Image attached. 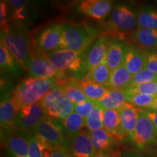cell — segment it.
<instances>
[{"mask_svg": "<svg viewBox=\"0 0 157 157\" xmlns=\"http://www.w3.org/2000/svg\"><path fill=\"white\" fill-rule=\"evenodd\" d=\"M146 111V114L148 115V117L151 119V120L152 121L153 124H154L155 131H156V134L157 136V113L152 112V111Z\"/></svg>", "mask_w": 157, "mask_h": 157, "instance_id": "cell-41", "label": "cell"}, {"mask_svg": "<svg viewBox=\"0 0 157 157\" xmlns=\"http://www.w3.org/2000/svg\"><path fill=\"white\" fill-rule=\"evenodd\" d=\"M0 66L2 69L16 77L23 75V68L21 65L10 51L2 43L0 44Z\"/></svg>", "mask_w": 157, "mask_h": 157, "instance_id": "cell-24", "label": "cell"}, {"mask_svg": "<svg viewBox=\"0 0 157 157\" xmlns=\"http://www.w3.org/2000/svg\"><path fill=\"white\" fill-rule=\"evenodd\" d=\"M82 14L96 20H103L112 11V2L108 0H85L78 3Z\"/></svg>", "mask_w": 157, "mask_h": 157, "instance_id": "cell-14", "label": "cell"}, {"mask_svg": "<svg viewBox=\"0 0 157 157\" xmlns=\"http://www.w3.org/2000/svg\"><path fill=\"white\" fill-rule=\"evenodd\" d=\"M60 87L66 97L74 105L83 103L88 100L81 88L78 86L77 82H71L66 83H60Z\"/></svg>", "mask_w": 157, "mask_h": 157, "instance_id": "cell-30", "label": "cell"}, {"mask_svg": "<svg viewBox=\"0 0 157 157\" xmlns=\"http://www.w3.org/2000/svg\"><path fill=\"white\" fill-rule=\"evenodd\" d=\"M21 107L13 98L12 92L6 95L0 103V123L1 127L10 129L15 127L14 121Z\"/></svg>", "mask_w": 157, "mask_h": 157, "instance_id": "cell-17", "label": "cell"}, {"mask_svg": "<svg viewBox=\"0 0 157 157\" xmlns=\"http://www.w3.org/2000/svg\"><path fill=\"white\" fill-rule=\"evenodd\" d=\"M146 52L137 45L129 44L124 64L132 75L145 68L146 64Z\"/></svg>", "mask_w": 157, "mask_h": 157, "instance_id": "cell-18", "label": "cell"}, {"mask_svg": "<svg viewBox=\"0 0 157 157\" xmlns=\"http://www.w3.org/2000/svg\"><path fill=\"white\" fill-rule=\"evenodd\" d=\"M139 120L130 139L135 147L140 150L157 143V136L152 121L146 111L139 109Z\"/></svg>", "mask_w": 157, "mask_h": 157, "instance_id": "cell-6", "label": "cell"}, {"mask_svg": "<svg viewBox=\"0 0 157 157\" xmlns=\"http://www.w3.org/2000/svg\"><path fill=\"white\" fill-rule=\"evenodd\" d=\"M30 157H50L54 147L36 133L27 137Z\"/></svg>", "mask_w": 157, "mask_h": 157, "instance_id": "cell-20", "label": "cell"}, {"mask_svg": "<svg viewBox=\"0 0 157 157\" xmlns=\"http://www.w3.org/2000/svg\"><path fill=\"white\" fill-rule=\"evenodd\" d=\"M129 44L121 36L112 37L105 58V62L111 72L124 64Z\"/></svg>", "mask_w": 157, "mask_h": 157, "instance_id": "cell-13", "label": "cell"}, {"mask_svg": "<svg viewBox=\"0 0 157 157\" xmlns=\"http://www.w3.org/2000/svg\"><path fill=\"white\" fill-rule=\"evenodd\" d=\"M150 111L157 113V98L154 100V103H153L150 109Z\"/></svg>", "mask_w": 157, "mask_h": 157, "instance_id": "cell-42", "label": "cell"}, {"mask_svg": "<svg viewBox=\"0 0 157 157\" xmlns=\"http://www.w3.org/2000/svg\"><path fill=\"white\" fill-rule=\"evenodd\" d=\"M28 72L30 76L33 77H58L60 78L59 72L55 68L46 54L36 45L33 46L31 48L29 60Z\"/></svg>", "mask_w": 157, "mask_h": 157, "instance_id": "cell-8", "label": "cell"}, {"mask_svg": "<svg viewBox=\"0 0 157 157\" xmlns=\"http://www.w3.org/2000/svg\"><path fill=\"white\" fill-rule=\"evenodd\" d=\"M34 133L42 137L54 148L63 146L64 144L65 139L62 126L57 123L56 120L48 117L41 121Z\"/></svg>", "mask_w": 157, "mask_h": 157, "instance_id": "cell-12", "label": "cell"}, {"mask_svg": "<svg viewBox=\"0 0 157 157\" xmlns=\"http://www.w3.org/2000/svg\"><path fill=\"white\" fill-rule=\"evenodd\" d=\"M85 126V119L75 112H73L62 121V128L63 132L70 136L81 132L82 129Z\"/></svg>", "mask_w": 157, "mask_h": 157, "instance_id": "cell-31", "label": "cell"}, {"mask_svg": "<svg viewBox=\"0 0 157 157\" xmlns=\"http://www.w3.org/2000/svg\"><path fill=\"white\" fill-rule=\"evenodd\" d=\"M63 33V23L45 27L38 34L36 46L46 54L58 50L61 43Z\"/></svg>", "mask_w": 157, "mask_h": 157, "instance_id": "cell-11", "label": "cell"}, {"mask_svg": "<svg viewBox=\"0 0 157 157\" xmlns=\"http://www.w3.org/2000/svg\"><path fill=\"white\" fill-rule=\"evenodd\" d=\"M131 39L141 48H157V30L137 27L132 31Z\"/></svg>", "mask_w": 157, "mask_h": 157, "instance_id": "cell-23", "label": "cell"}, {"mask_svg": "<svg viewBox=\"0 0 157 157\" xmlns=\"http://www.w3.org/2000/svg\"><path fill=\"white\" fill-rule=\"evenodd\" d=\"M154 81H157V74L144 68L139 73L135 74L132 76V78H131V81L129 82L127 89Z\"/></svg>", "mask_w": 157, "mask_h": 157, "instance_id": "cell-34", "label": "cell"}, {"mask_svg": "<svg viewBox=\"0 0 157 157\" xmlns=\"http://www.w3.org/2000/svg\"><path fill=\"white\" fill-rule=\"evenodd\" d=\"M111 74V70L105 60L101 64L98 65V66L92 69L89 73H87L84 80L101 85L109 86Z\"/></svg>", "mask_w": 157, "mask_h": 157, "instance_id": "cell-28", "label": "cell"}, {"mask_svg": "<svg viewBox=\"0 0 157 157\" xmlns=\"http://www.w3.org/2000/svg\"><path fill=\"white\" fill-rule=\"evenodd\" d=\"M9 157H30L27 137L21 135L10 136L6 143Z\"/></svg>", "mask_w": 157, "mask_h": 157, "instance_id": "cell-21", "label": "cell"}, {"mask_svg": "<svg viewBox=\"0 0 157 157\" xmlns=\"http://www.w3.org/2000/svg\"><path fill=\"white\" fill-rule=\"evenodd\" d=\"M103 109L120 110L127 103V96L124 90L111 89L97 101Z\"/></svg>", "mask_w": 157, "mask_h": 157, "instance_id": "cell-22", "label": "cell"}, {"mask_svg": "<svg viewBox=\"0 0 157 157\" xmlns=\"http://www.w3.org/2000/svg\"><path fill=\"white\" fill-rule=\"evenodd\" d=\"M104 109L97 103L95 109L86 119V127L91 132L103 128Z\"/></svg>", "mask_w": 157, "mask_h": 157, "instance_id": "cell-32", "label": "cell"}, {"mask_svg": "<svg viewBox=\"0 0 157 157\" xmlns=\"http://www.w3.org/2000/svg\"><path fill=\"white\" fill-rule=\"evenodd\" d=\"M77 84L88 99L95 101H100L110 90L113 89L110 86L101 85L85 80L77 82Z\"/></svg>", "mask_w": 157, "mask_h": 157, "instance_id": "cell-25", "label": "cell"}, {"mask_svg": "<svg viewBox=\"0 0 157 157\" xmlns=\"http://www.w3.org/2000/svg\"><path fill=\"white\" fill-rule=\"evenodd\" d=\"M124 91L126 93L143 94L157 97V81L148 82L142 85L124 90Z\"/></svg>", "mask_w": 157, "mask_h": 157, "instance_id": "cell-35", "label": "cell"}, {"mask_svg": "<svg viewBox=\"0 0 157 157\" xmlns=\"http://www.w3.org/2000/svg\"><path fill=\"white\" fill-rule=\"evenodd\" d=\"M127 103L132 104L134 106L142 109H150L154 100L157 97L154 96L143 95V94L126 93Z\"/></svg>", "mask_w": 157, "mask_h": 157, "instance_id": "cell-33", "label": "cell"}, {"mask_svg": "<svg viewBox=\"0 0 157 157\" xmlns=\"http://www.w3.org/2000/svg\"><path fill=\"white\" fill-rule=\"evenodd\" d=\"M46 117L41 101L33 105L23 106L19 110L15 117V127L25 132L34 133L37 126Z\"/></svg>", "mask_w": 157, "mask_h": 157, "instance_id": "cell-9", "label": "cell"}, {"mask_svg": "<svg viewBox=\"0 0 157 157\" xmlns=\"http://www.w3.org/2000/svg\"><path fill=\"white\" fill-rule=\"evenodd\" d=\"M7 5L5 2H0V24L1 31L7 28L9 25V21L7 20Z\"/></svg>", "mask_w": 157, "mask_h": 157, "instance_id": "cell-38", "label": "cell"}, {"mask_svg": "<svg viewBox=\"0 0 157 157\" xmlns=\"http://www.w3.org/2000/svg\"><path fill=\"white\" fill-rule=\"evenodd\" d=\"M132 75L129 73L124 64L111 72L109 86L113 89L124 90L128 88Z\"/></svg>", "mask_w": 157, "mask_h": 157, "instance_id": "cell-26", "label": "cell"}, {"mask_svg": "<svg viewBox=\"0 0 157 157\" xmlns=\"http://www.w3.org/2000/svg\"><path fill=\"white\" fill-rule=\"evenodd\" d=\"M121 121V132L122 139L131 137L139 120V109L132 104L127 103L119 110Z\"/></svg>", "mask_w": 157, "mask_h": 157, "instance_id": "cell-16", "label": "cell"}, {"mask_svg": "<svg viewBox=\"0 0 157 157\" xmlns=\"http://www.w3.org/2000/svg\"><path fill=\"white\" fill-rule=\"evenodd\" d=\"M63 33L59 50L83 52L99 36V33L93 27L68 23H63Z\"/></svg>", "mask_w": 157, "mask_h": 157, "instance_id": "cell-3", "label": "cell"}, {"mask_svg": "<svg viewBox=\"0 0 157 157\" xmlns=\"http://www.w3.org/2000/svg\"><path fill=\"white\" fill-rule=\"evenodd\" d=\"M138 27L157 30V9L151 7H142L137 15Z\"/></svg>", "mask_w": 157, "mask_h": 157, "instance_id": "cell-29", "label": "cell"}, {"mask_svg": "<svg viewBox=\"0 0 157 157\" xmlns=\"http://www.w3.org/2000/svg\"><path fill=\"white\" fill-rule=\"evenodd\" d=\"M1 43L15 56L23 70L29 71V60L32 45L23 27L9 22L8 26L1 31Z\"/></svg>", "mask_w": 157, "mask_h": 157, "instance_id": "cell-2", "label": "cell"}, {"mask_svg": "<svg viewBox=\"0 0 157 157\" xmlns=\"http://www.w3.org/2000/svg\"><path fill=\"white\" fill-rule=\"evenodd\" d=\"M47 117L54 120H64L74 112V104L67 98L58 84L41 101Z\"/></svg>", "mask_w": 157, "mask_h": 157, "instance_id": "cell-5", "label": "cell"}, {"mask_svg": "<svg viewBox=\"0 0 157 157\" xmlns=\"http://www.w3.org/2000/svg\"><path fill=\"white\" fill-rule=\"evenodd\" d=\"M109 23L119 33H127L137 29V20L132 9L124 5L116 6L110 13Z\"/></svg>", "mask_w": 157, "mask_h": 157, "instance_id": "cell-10", "label": "cell"}, {"mask_svg": "<svg viewBox=\"0 0 157 157\" xmlns=\"http://www.w3.org/2000/svg\"><path fill=\"white\" fill-rule=\"evenodd\" d=\"M95 152L90 138V132L81 131L72 135L71 157H93Z\"/></svg>", "mask_w": 157, "mask_h": 157, "instance_id": "cell-15", "label": "cell"}, {"mask_svg": "<svg viewBox=\"0 0 157 157\" xmlns=\"http://www.w3.org/2000/svg\"><path fill=\"white\" fill-rule=\"evenodd\" d=\"M90 138L95 151L113 149L116 140L103 128L90 132Z\"/></svg>", "mask_w": 157, "mask_h": 157, "instance_id": "cell-27", "label": "cell"}, {"mask_svg": "<svg viewBox=\"0 0 157 157\" xmlns=\"http://www.w3.org/2000/svg\"><path fill=\"white\" fill-rule=\"evenodd\" d=\"M103 129L116 140H122L119 110L104 109Z\"/></svg>", "mask_w": 157, "mask_h": 157, "instance_id": "cell-19", "label": "cell"}, {"mask_svg": "<svg viewBox=\"0 0 157 157\" xmlns=\"http://www.w3.org/2000/svg\"><path fill=\"white\" fill-rule=\"evenodd\" d=\"M146 57L147 60L145 68L157 74V50L146 52Z\"/></svg>", "mask_w": 157, "mask_h": 157, "instance_id": "cell-37", "label": "cell"}, {"mask_svg": "<svg viewBox=\"0 0 157 157\" xmlns=\"http://www.w3.org/2000/svg\"><path fill=\"white\" fill-rule=\"evenodd\" d=\"M111 39L112 36L109 34L101 35L82 52L87 74L105 61Z\"/></svg>", "mask_w": 157, "mask_h": 157, "instance_id": "cell-7", "label": "cell"}, {"mask_svg": "<svg viewBox=\"0 0 157 157\" xmlns=\"http://www.w3.org/2000/svg\"><path fill=\"white\" fill-rule=\"evenodd\" d=\"M58 77L38 78L29 76L19 82L12 92L13 98L21 109L40 102L56 85Z\"/></svg>", "mask_w": 157, "mask_h": 157, "instance_id": "cell-1", "label": "cell"}, {"mask_svg": "<svg viewBox=\"0 0 157 157\" xmlns=\"http://www.w3.org/2000/svg\"><path fill=\"white\" fill-rule=\"evenodd\" d=\"M50 157H71L63 146L55 147Z\"/></svg>", "mask_w": 157, "mask_h": 157, "instance_id": "cell-40", "label": "cell"}, {"mask_svg": "<svg viewBox=\"0 0 157 157\" xmlns=\"http://www.w3.org/2000/svg\"><path fill=\"white\" fill-rule=\"evenodd\" d=\"M93 157H119V152L114 151L113 149L96 151Z\"/></svg>", "mask_w": 157, "mask_h": 157, "instance_id": "cell-39", "label": "cell"}, {"mask_svg": "<svg viewBox=\"0 0 157 157\" xmlns=\"http://www.w3.org/2000/svg\"><path fill=\"white\" fill-rule=\"evenodd\" d=\"M97 101L88 99L83 103L74 105V112L81 116L84 119H87L89 115L92 113L95 105H97Z\"/></svg>", "mask_w": 157, "mask_h": 157, "instance_id": "cell-36", "label": "cell"}, {"mask_svg": "<svg viewBox=\"0 0 157 157\" xmlns=\"http://www.w3.org/2000/svg\"><path fill=\"white\" fill-rule=\"evenodd\" d=\"M46 54V53H45ZM55 68L60 74V78L67 73L78 78L87 75L82 52L68 50H58L46 54Z\"/></svg>", "mask_w": 157, "mask_h": 157, "instance_id": "cell-4", "label": "cell"}]
</instances>
